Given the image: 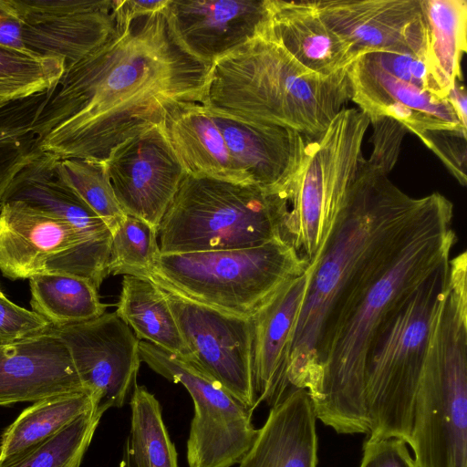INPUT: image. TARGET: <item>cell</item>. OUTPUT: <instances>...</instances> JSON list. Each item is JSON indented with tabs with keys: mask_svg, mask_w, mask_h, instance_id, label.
Here are the masks:
<instances>
[{
	"mask_svg": "<svg viewBox=\"0 0 467 467\" xmlns=\"http://www.w3.org/2000/svg\"><path fill=\"white\" fill-rule=\"evenodd\" d=\"M130 405V433L127 441L132 467H179L159 400L144 386L135 383Z\"/></svg>",
	"mask_w": 467,
	"mask_h": 467,
	"instance_id": "obj_29",
	"label": "cell"
},
{
	"mask_svg": "<svg viewBox=\"0 0 467 467\" xmlns=\"http://www.w3.org/2000/svg\"><path fill=\"white\" fill-rule=\"evenodd\" d=\"M54 170L57 178L103 220L112 234L126 213L116 198L105 161L55 158Z\"/></svg>",
	"mask_w": 467,
	"mask_h": 467,
	"instance_id": "obj_31",
	"label": "cell"
},
{
	"mask_svg": "<svg viewBox=\"0 0 467 467\" xmlns=\"http://www.w3.org/2000/svg\"><path fill=\"white\" fill-rule=\"evenodd\" d=\"M5 295L3 294V292L1 291L0 289V296H4Z\"/></svg>",
	"mask_w": 467,
	"mask_h": 467,
	"instance_id": "obj_41",
	"label": "cell"
},
{
	"mask_svg": "<svg viewBox=\"0 0 467 467\" xmlns=\"http://www.w3.org/2000/svg\"><path fill=\"white\" fill-rule=\"evenodd\" d=\"M163 11L181 46L209 67L270 25L268 0H168Z\"/></svg>",
	"mask_w": 467,
	"mask_h": 467,
	"instance_id": "obj_16",
	"label": "cell"
},
{
	"mask_svg": "<svg viewBox=\"0 0 467 467\" xmlns=\"http://www.w3.org/2000/svg\"><path fill=\"white\" fill-rule=\"evenodd\" d=\"M163 9L135 16L116 0L115 30L47 91L34 125L40 152L104 161L176 108L202 103L211 67L181 46Z\"/></svg>",
	"mask_w": 467,
	"mask_h": 467,
	"instance_id": "obj_1",
	"label": "cell"
},
{
	"mask_svg": "<svg viewBox=\"0 0 467 467\" xmlns=\"http://www.w3.org/2000/svg\"><path fill=\"white\" fill-rule=\"evenodd\" d=\"M350 100L348 70L324 76L300 64L270 30L217 59L202 104L239 119L320 137Z\"/></svg>",
	"mask_w": 467,
	"mask_h": 467,
	"instance_id": "obj_3",
	"label": "cell"
},
{
	"mask_svg": "<svg viewBox=\"0 0 467 467\" xmlns=\"http://www.w3.org/2000/svg\"><path fill=\"white\" fill-rule=\"evenodd\" d=\"M369 119L344 108L318 138L306 143L301 164L287 190L288 213L281 239L311 265L348 200L364 161Z\"/></svg>",
	"mask_w": 467,
	"mask_h": 467,
	"instance_id": "obj_8",
	"label": "cell"
},
{
	"mask_svg": "<svg viewBox=\"0 0 467 467\" xmlns=\"http://www.w3.org/2000/svg\"><path fill=\"white\" fill-rule=\"evenodd\" d=\"M95 407L88 391L57 395L33 402L4 430L0 439V463L49 439Z\"/></svg>",
	"mask_w": 467,
	"mask_h": 467,
	"instance_id": "obj_27",
	"label": "cell"
},
{
	"mask_svg": "<svg viewBox=\"0 0 467 467\" xmlns=\"http://www.w3.org/2000/svg\"><path fill=\"white\" fill-rule=\"evenodd\" d=\"M55 158L41 152L29 161L6 188L0 205L22 202L67 221L95 240H111L103 220L57 178Z\"/></svg>",
	"mask_w": 467,
	"mask_h": 467,
	"instance_id": "obj_24",
	"label": "cell"
},
{
	"mask_svg": "<svg viewBox=\"0 0 467 467\" xmlns=\"http://www.w3.org/2000/svg\"><path fill=\"white\" fill-rule=\"evenodd\" d=\"M116 314L139 340L191 362L187 347L162 290L151 280L123 275Z\"/></svg>",
	"mask_w": 467,
	"mask_h": 467,
	"instance_id": "obj_25",
	"label": "cell"
},
{
	"mask_svg": "<svg viewBox=\"0 0 467 467\" xmlns=\"http://www.w3.org/2000/svg\"><path fill=\"white\" fill-rule=\"evenodd\" d=\"M161 124L187 174L250 184L233 161L220 130L202 103L176 108Z\"/></svg>",
	"mask_w": 467,
	"mask_h": 467,
	"instance_id": "obj_23",
	"label": "cell"
},
{
	"mask_svg": "<svg viewBox=\"0 0 467 467\" xmlns=\"http://www.w3.org/2000/svg\"><path fill=\"white\" fill-rule=\"evenodd\" d=\"M348 78L350 100L368 119L393 118L418 137L433 130H466L447 99H439L412 82L391 75L366 53L352 62Z\"/></svg>",
	"mask_w": 467,
	"mask_h": 467,
	"instance_id": "obj_17",
	"label": "cell"
},
{
	"mask_svg": "<svg viewBox=\"0 0 467 467\" xmlns=\"http://www.w3.org/2000/svg\"><path fill=\"white\" fill-rule=\"evenodd\" d=\"M287 213L286 190L186 173L159 225L160 252L241 249L282 240Z\"/></svg>",
	"mask_w": 467,
	"mask_h": 467,
	"instance_id": "obj_6",
	"label": "cell"
},
{
	"mask_svg": "<svg viewBox=\"0 0 467 467\" xmlns=\"http://www.w3.org/2000/svg\"><path fill=\"white\" fill-rule=\"evenodd\" d=\"M106 410L93 408L54 436L0 467H79Z\"/></svg>",
	"mask_w": 467,
	"mask_h": 467,
	"instance_id": "obj_32",
	"label": "cell"
},
{
	"mask_svg": "<svg viewBox=\"0 0 467 467\" xmlns=\"http://www.w3.org/2000/svg\"><path fill=\"white\" fill-rule=\"evenodd\" d=\"M79 391L87 390L69 352L49 330L0 345V406Z\"/></svg>",
	"mask_w": 467,
	"mask_h": 467,
	"instance_id": "obj_18",
	"label": "cell"
},
{
	"mask_svg": "<svg viewBox=\"0 0 467 467\" xmlns=\"http://www.w3.org/2000/svg\"><path fill=\"white\" fill-rule=\"evenodd\" d=\"M417 467H467V262H450L408 442Z\"/></svg>",
	"mask_w": 467,
	"mask_h": 467,
	"instance_id": "obj_4",
	"label": "cell"
},
{
	"mask_svg": "<svg viewBox=\"0 0 467 467\" xmlns=\"http://www.w3.org/2000/svg\"><path fill=\"white\" fill-rule=\"evenodd\" d=\"M13 12L11 0H0V18L9 16Z\"/></svg>",
	"mask_w": 467,
	"mask_h": 467,
	"instance_id": "obj_40",
	"label": "cell"
},
{
	"mask_svg": "<svg viewBox=\"0 0 467 467\" xmlns=\"http://www.w3.org/2000/svg\"><path fill=\"white\" fill-rule=\"evenodd\" d=\"M207 109L248 182L288 190L301 164L307 139L288 128L248 121Z\"/></svg>",
	"mask_w": 467,
	"mask_h": 467,
	"instance_id": "obj_19",
	"label": "cell"
},
{
	"mask_svg": "<svg viewBox=\"0 0 467 467\" xmlns=\"http://www.w3.org/2000/svg\"><path fill=\"white\" fill-rule=\"evenodd\" d=\"M369 124L373 128V149L368 159H365L366 163L389 175L399 160L401 143L409 131L400 121L387 116L371 119Z\"/></svg>",
	"mask_w": 467,
	"mask_h": 467,
	"instance_id": "obj_35",
	"label": "cell"
},
{
	"mask_svg": "<svg viewBox=\"0 0 467 467\" xmlns=\"http://www.w3.org/2000/svg\"><path fill=\"white\" fill-rule=\"evenodd\" d=\"M314 5L357 57L393 51L426 58L427 26L420 0H318Z\"/></svg>",
	"mask_w": 467,
	"mask_h": 467,
	"instance_id": "obj_15",
	"label": "cell"
},
{
	"mask_svg": "<svg viewBox=\"0 0 467 467\" xmlns=\"http://www.w3.org/2000/svg\"><path fill=\"white\" fill-rule=\"evenodd\" d=\"M110 244L25 202L0 205V271L10 280L60 273L86 278L99 289L109 275Z\"/></svg>",
	"mask_w": 467,
	"mask_h": 467,
	"instance_id": "obj_9",
	"label": "cell"
},
{
	"mask_svg": "<svg viewBox=\"0 0 467 467\" xmlns=\"http://www.w3.org/2000/svg\"><path fill=\"white\" fill-rule=\"evenodd\" d=\"M427 26L426 62L446 99L456 80H462L461 62L467 49V1L420 0Z\"/></svg>",
	"mask_w": 467,
	"mask_h": 467,
	"instance_id": "obj_26",
	"label": "cell"
},
{
	"mask_svg": "<svg viewBox=\"0 0 467 467\" xmlns=\"http://www.w3.org/2000/svg\"><path fill=\"white\" fill-rule=\"evenodd\" d=\"M64 67L61 59L33 57L0 44V105L48 90Z\"/></svg>",
	"mask_w": 467,
	"mask_h": 467,
	"instance_id": "obj_33",
	"label": "cell"
},
{
	"mask_svg": "<svg viewBox=\"0 0 467 467\" xmlns=\"http://www.w3.org/2000/svg\"><path fill=\"white\" fill-rule=\"evenodd\" d=\"M466 131L463 129H441L428 130L419 136L462 186L467 182Z\"/></svg>",
	"mask_w": 467,
	"mask_h": 467,
	"instance_id": "obj_36",
	"label": "cell"
},
{
	"mask_svg": "<svg viewBox=\"0 0 467 467\" xmlns=\"http://www.w3.org/2000/svg\"><path fill=\"white\" fill-rule=\"evenodd\" d=\"M47 91L0 105V202L16 173L41 153L34 125Z\"/></svg>",
	"mask_w": 467,
	"mask_h": 467,
	"instance_id": "obj_30",
	"label": "cell"
},
{
	"mask_svg": "<svg viewBox=\"0 0 467 467\" xmlns=\"http://www.w3.org/2000/svg\"><path fill=\"white\" fill-rule=\"evenodd\" d=\"M358 467H417L408 443L398 438L366 440Z\"/></svg>",
	"mask_w": 467,
	"mask_h": 467,
	"instance_id": "obj_38",
	"label": "cell"
},
{
	"mask_svg": "<svg viewBox=\"0 0 467 467\" xmlns=\"http://www.w3.org/2000/svg\"><path fill=\"white\" fill-rule=\"evenodd\" d=\"M156 285L162 290L191 351V363L254 411L257 405L250 318L217 310Z\"/></svg>",
	"mask_w": 467,
	"mask_h": 467,
	"instance_id": "obj_12",
	"label": "cell"
},
{
	"mask_svg": "<svg viewBox=\"0 0 467 467\" xmlns=\"http://www.w3.org/2000/svg\"><path fill=\"white\" fill-rule=\"evenodd\" d=\"M157 238L156 227L126 214L111 234L109 275L146 277L161 253Z\"/></svg>",
	"mask_w": 467,
	"mask_h": 467,
	"instance_id": "obj_34",
	"label": "cell"
},
{
	"mask_svg": "<svg viewBox=\"0 0 467 467\" xmlns=\"http://www.w3.org/2000/svg\"><path fill=\"white\" fill-rule=\"evenodd\" d=\"M140 360L173 383L182 384L194 406L187 440L189 467H231L238 464L257 434L253 410L229 394L193 364L140 340Z\"/></svg>",
	"mask_w": 467,
	"mask_h": 467,
	"instance_id": "obj_10",
	"label": "cell"
},
{
	"mask_svg": "<svg viewBox=\"0 0 467 467\" xmlns=\"http://www.w3.org/2000/svg\"><path fill=\"white\" fill-rule=\"evenodd\" d=\"M32 311L52 327H64L100 317L108 305L100 301L98 288L88 279L60 273L29 278Z\"/></svg>",
	"mask_w": 467,
	"mask_h": 467,
	"instance_id": "obj_28",
	"label": "cell"
},
{
	"mask_svg": "<svg viewBox=\"0 0 467 467\" xmlns=\"http://www.w3.org/2000/svg\"><path fill=\"white\" fill-rule=\"evenodd\" d=\"M104 161L122 211L158 229L186 174L162 124L123 141Z\"/></svg>",
	"mask_w": 467,
	"mask_h": 467,
	"instance_id": "obj_14",
	"label": "cell"
},
{
	"mask_svg": "<svg viewBox=\"0 0 467 467\" xmlns=\"http://www.w3.org/2000/svg\"><path fill=\"white\" fill-rule=\"evenodd\" d=\"M308 278L309 267L283 285L250 317L256 405L265 402L272 407L291 389L287 379L288 346Z\"/></svg>",
	"mask_w": 467,
	"mask_h": 467,
	"instance_id": "obj_20",
	"label": "cell"
},
{
	"mask_svg": "<svg viewBox=\"0 0 467 467\" xmlns=\"http://www.w3.org/2000/svg\"><path fill=\"white\" fill-rule=\"evenodd\" d=\"M446 99L452 107L461 125L467 130V95L462 80L454 82Z\"/></svg>",
	"mask_w": 467,
	"mask_h": 467,
	"instance_id": "obj_39",
	"label": "cell"
},
{
	"mask_svg": "<svg viewBox=\"0 0 467 467\" xmlns=\"http://www.w3.org/2000/svg\"><path fill=\"white\" fill-rule=\"evenodd\" d=\"M443 261L384 322L369 349L365 399L367 440H410L420 378L448 290Z\"/></svg>",
	"mask_w": 467,
	"mask_h": 467,
	"instance_id": "obj_5",
	"label": "cell"
},
{
	"mask_svg": "<svg viewBox=\"0 0 467 467\" xmlns=\"http://www.w3.org/2000/svg\"><path fill=\"white\" fill-rule=\"evenodd\" d=\"M51 325L34 311L0 296V345L10 344L47 333Z\"/></svg>",
	"mask_w": 467,
	"mask_h": 467,
	"instance_id": "obj_37",
	"label": "cell"
},
{
	"mask_svg": "<svg viewBox=\"0 0 467 467\" xmlns=\"http://www.w3.org/2000/svg\"><path fill=\"white\" fill-rule=\"evenodd\" d=\"M11 2L13 14L0 18V44L61 59L65 67L100 46L116 27V0Z\"/></svg>",
	"mask_w": 467,
	"mask_h": 467,
	"instance_id": "obj_11",
	"label": "cell"
},
{
	"mask_svg": "<svg viewBox=\"0 0 467 467\" xmlns=\"http://www.w3.org/2000/svg\"><path fill=\"white\" fill-rule=\"evenodd\" d=\"M309 266L275 239L241 249L160 253L145 278L197 303L250 318Z\"/></svg>",
	"mask_w": 467,
	"mask_h": 467,
	"instance_id": "obj_7",
	"label": "cell"
},
{
	"mask_svg": "<svg viewBox=\"0 0 467 467\" xmlns=\"http://www.w3.org/2000/svg\"><path fill=\"white\" fill-rule=\"evenodd\" d=\"M452 217V202L441 195L323 352L306 392L317 420L337 433H368L365 376L369 349L384 322L450 258L456 240Z\"/></svg>",
	"mask_w": 467,
	"mask_h": 467,
	"instance_id": "obj_2",
	"label": "cell"
},
{
	"mask_svg": "<svg viewBox=\"0 0 467 467\" xmlns=\"http://www.w3.org/2000/svg\"><path fill=\"white\" fill-rule=\"evenodd\" d=\"M317 417L306 390L291 389L271 407L238 467H317Z\"/></svg>",
	"mask_w": 467,
	"mask_h": 467,
	"instance_id": "obj_21",
	"label": "cell"
},
{
	"mask_svg": "<svg viewBox=\"0 0 467 467\" xmlns=\"http://www.w3.org/2000/svg\"><path fill=\"white\" fill-rule=\"evenodd\" d=\"M49 332L67 348L84 389L98 408H120L136 383L139 342L116 312Z\"/></svg>",
	"mask_w": 467,
	"mask_h": 467,
	"instance_id": "obj_13",
	"label": "cell"
},
{
	"mask_svg": "<svg viewBox=\"0 0 467 467\" xmlns=\"http://www.w3.org/2000/svg\"><path fill=\"white\" fill-rule=\"evenodd\" d=\"M274 37L309 70L329 76L348 70L357 56L318 14L314 1L268 0Z\"/></svg>",
	"mask_w": 467,
	"mask_h": 467,
	"instance_id": "obj_22",
	"label": "cell"
}]
</instances>
